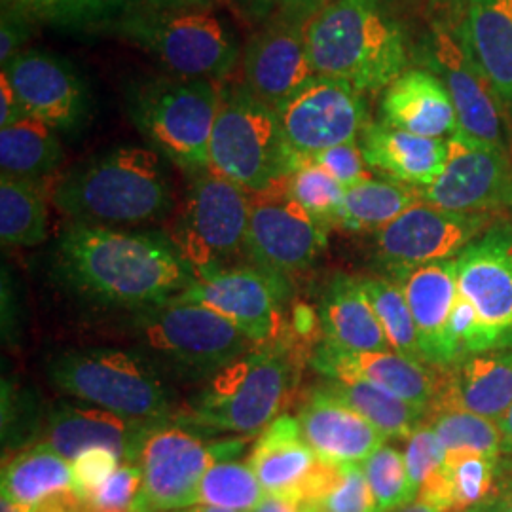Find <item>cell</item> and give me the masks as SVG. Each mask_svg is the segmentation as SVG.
<instances>
[{"label": "cell", "instance_id": "1", "mask_svg": "<svg viewBox=\"0 0 512 512\" xmlns=\"http://www.w3.org/2000/svg\"><path fill=\"white\" fill-rule=\"evenodd\" d=\"M55 274L103 306L145 310L186 291L196 275L162 232L71 222L57 239Z\"/></svg>", "mask_w": 512, "mask_h": 512}, {"label": "cell", "instance_id": "24", "mask_svg": "<svg viewBox=\"0 0 512 512\" xmlns=\"http://www.w3.org/2000/svg\"><path fill=\"white\" fill-rule=\"evenodd\" d=\"M380 122L427 139L458 133V114L439 74L427 67H408L382 95Z\"/></svg>", "mask_w": 512, "mask_h": 512}, {"label": "cell", "instance_id": "8", "mask_svg": "<svg viewBox=\"0 0 512 512\" xmlns=\"http://www.w3.org/2000/svg\"><path fill=\"white\" fill-rule=\"evenodd\" d=\"M131 332L150 363L171 366L190 378H211L258 348L219 313L175 300L135 311Z\"/></svg>", "mask_w": 512, "mask_h": 512}, {"label": "cell", "instance_id": "21", "mask_svg": "<svg viewBox=\"0 0 512 512\" xmlns=\"http://www.w3.org/2000/svg\"><path fill=\"white\" fill-rule=\"evenodd\" d=\"M160 423L164 421L128 418L93 404L61 401L50 410L44 444L69 461L90 448H109L124 463H137L145 440Z\"/></svg>", "mask_w": 512, "mask_h": 512}, {"label": "cell", "instance_id": "2", "mask_svg": "<svg viewBox=\"0 0 512 512\" xmlns=\"http://www.w3.org/2000/svg\"><path fill=\"white\" fill-rule=\"evenodd\" d=\"M52 202L76 224L126 228L167 217L173 194L164 156L124 145L71 167L55 184Z\"/></svg>", "mask_w": 512, "mask_h": 512}, {"label": "cell", "instance_id": "32", "mask_svg": "<svg viewBox=\"0 0 512 512\" xmlns=\"http://www.w3.org/2000/svg\"><path fill=\"white\" fill-rule=\"evenodd\" d=\"M55 131L31 116L0 129L2 177L46 184L63 162V147Z\"/></svg>", "mask_w": 512, "mask_h": 512}, {"label": "cell", "instance_id": "4", "mask_svg": "<svg viewBox=\"0 0 512 512\" xmlns=\"http://www.w3.org/2000/svg\"><path fill=\"white\" fill-rule=\"evenodd\" d=\"M294 351L274 344L241 355L213 374L171 420L196 433H262L279 416L293 384Z\"/></svg>", "mask_w": 512, "mask_h": 512}, {"label": "cell", "instance_id": "57", "mask_svg": "<svg viewBox=\"0 0 512 512\" xmlns=\"http://www.w3.org/2000/svg\"><path fill=\"white\" fill-rule=\"evenodd\" d=\"M497 423H499V429H501V435H503L505 452H512V404L511 408L505 412V416Z\"/></svg>", "mask_w": 512, "mask_h": 512}, {"label": "cell", "instance_id": "51", "mask_svg": "<svg viewBox=\"0 0 512 512\" xmlns=\"http://www.w3.org/2000/svg\"><path fill=\"white\" fill-rule=\"evenodd\" d=\"M332 0H281L279 16L294 23L306 25L315 18L323 8H327Z\"/></svg>", "mask_w": 512, "mask_h": 512}, {"label": "cell", "instance_id": "33", "mask_svg": "<svg viewBox=\"0 0 512 512\" xmlns=\"http://www.w3.org/2000/svg\"><path fill=\"white\" fill-rule=\"evenodd\" d=\"M330 397L348 404L363 418L376 425L387 439H408L427 414L399 399L397 395L385 391L380 385L370 384L363 378L340 376V378H325L319 385Z\"/></svg>", "mask_w": 512, "mask_h": 512}, {"label": "cell", "instance_id": "6", "mask_svg": "<svg viewBox=\"0 0 512 512\" xmlns=\"http://www.w3.org/2000/svg\"><path fill=\"white\" fill-rule=\"evenodd\" d=\"M220 93L222 84L213 80L179 76L143 80L129 92V120L165 160L192 177L209 169Z\"/></svg>", "mask_w": 512, "mask_h": 512}, {"label": "cell", "instance_id": "10", "mask_svg": "<svg viewBox=\"0 0 512 512\" xmlns=\"http://www.w3.org/2000/svg\"><path fill=\"white\" fill-rule=\"evenodd\" d=\"M251 215V194L213 171L192 175L183 213L173 236L186 264L198 277L230 268L245 256Z\"/></svg>", "mask_w": 512, "mask_h": 512}, {"label": "cell", "instance_id": "14", "mask_svg": "<svg viewBox=\"0 0 512 512\" xmlns=\"http://www.w3.org/2000/svg\"><path fill=\"white\" fill-rule=\"evenodd\" d=\"M494 224V215L444 211L414 203L376 234V255L393 281L433 262L454 260Z\"/></svg>", "mask_w": 512, "mask_h": 512}, {"label": "cell", "instance_id": "37", "mask_svg": "<svg viewBox=\"0 0 512 512\" xmlns=\"http://www.w3.org/2000/svg\"><path fill=\"white\" fill-rule=\"evenodd\" d=\"M302 501L321 512H380L363 463L332 465L319 461Z\"/></svg>", "mask_w": 512, "mask_h": 512}, {"label": "cell", "instance_id": "43", "mask_svg": "<svg viewBox=\"0 0 512 512\" xmlns=\"http://www.w3.org/2000/svg\"><path fill=\"white\" fill-rule=\"evenodd\" d=\"M366 480L380 512H395L416 501L404 454L393 446H382L363 463Z\"/></svg>", "mask_w": 512, "mask_h": 512}, {"label": "cell", "instance_id": "35", "mask_svg": "<svg viewBox=\"0 0 512 512\" xmlns=\"http://www.w3.org/2000/svg\"><path fill=\"white\" fill-rule=\"evenodd\" d=\"M48 238L46 184L0 177V239L6 247H35Z\"/></svg>", "mask_w": 512, "mask_h": 512}, {"label": "cell", "instance_id": "40", "mask_svg": "<svg viewBox=\"0 0 512 512\" xmlns=\"http://www.w3.org/2000/svg\"><path fill=\"white\" fill-rule=\"evenodd\" d=\"M268 495L249 463L217 461L200 484V505L224 511L255 512Z\"/></svg>", "mask_w": 512, "mask_h": 512}, {"label": "cell", "instance_id": "29", "mask_svg": "<svg viewBox=\"0 0 512 512\" xmlns=\"http://www.w3.org/2000/svg\"><path fill=\"white\" fill-rule=\"evenodd\" d=\"M319 321L325 342L355 353L393 351L361 279L338 275L319 302Z\"/></svg>", "mask_w": 512, "mask_h": 512}, {"label": "cell", "instance_id": "15", "mask_svg": "<svg viewBox=\"0 0 512 512\" xmlns=\"http://www.w3.org/2000/svg\"><path fill=\"white\" fill-rule=\"evenodd\" d=\"M275 110L287 143L302 158L357 141L368 124L363 93L317 74Z\"/></svg>", "mask_w": 512, "mask_h": 512}, {"label": "cell", "instance_id": "58", "mask_svg": "<svg viewBox=\"0 0 512 512\" xmlns=\"http://www.w3.org/2000/svg\"><path fill=\"white\" fill-rule=\"evenodd\" d=\"M395 512H440L439 509H435V507H431V505H425V503H421V501H412V503H408V505H404L401 509H397Z\"/></svg>", "mask_w": 512, "mask_h": 512}, {"label": "cell", "instance_id": "39", "mask_svg": "<svg viewBox=\"0 0 512 512\" xmlns=\"http://www.w3.org/2000/svg\"><path fill=\"white\" fill-rule=\"evenodd\" d=\"M366 296L376 311L391 349L408 359L425 363L421 357L418 329L403 287L385 277L361 279ZM427 365V363H425Z\"/></svg>", "mask_w": 512, "mask_h": 512}, {"label": "cell", "instance_id": "7", "mask_svg": "<svg viewBox=\"0 0 512 512\" xmlns=\"http://www.w3.org/2000/svg\"><path fill=\"white\" fill-rule=\"evenodd\" d=\"M65 395L139 420L173 418L169 387L143 353L118 348L63 349L46 366Z\"/></svg>", "mask_w": 512, "mask_h": 512}, {"label": "cell", "instance_id": "12", "mask_svg": "<svg viewBox=\"0 0 512 512\" xmlns=\"http://www.w3.org/2000/svg\"><path fill=\"white\" fill-rule=\"evenodd\" d=\"M241 442L226 440L205 444L200 433L175 421L160 423L148 435L137 465L143 488L135 503L137 512H164L200 505V484L205 473L226 461Z\"/></svg>", "mask_w": 512, "mask_h": 512}, {"label": "cell", "instance_id": "30", "mask_svg": "<svg viewBox=\"0 0 512 512\" xmlns=\"http://www.w3.org/2000/svg\"><path fill=\"white\" fill-rule=\"evenodd\" d=\"M461 27L512 129V0H469Z\"/></svg>", "mask_w": 512, "mask_h": 512}, {"label": "cell", "instance_id": "53", "mask_svg": "<svg viewBox=\"0 0 512 512\" xmlns=\"http://www.w3.org/2000/svg\"><path fill=\"white\" fill-rule=\"evenodd\" d=\"M469 0H429V8L435 16V21L448 25H459L467 14Z\"/></svg>", "mask_w": 512, "mask_h": 512}, {"label": "cell", "instance_id": "60", "mask_svg": "<svg viewBox=\"0 0 512 512\" xmlns=\"http://www.w3.org/2000/svg\"><path fill=\"white\" fill-rule=\"evenodd\" d=\"M0 512H29V509H25V507H21V505H16V503H12V501H8V499H2Z\"/></svg>", "mask_w": 512, "mask_h": 512}, {"label": "cell", "instance_id": "45", "mask_svg": "<svg viewBox=\"0 0 512 512\" xmlns=\"http://www.w3.org/2000/svg\"><path fill=\"white\" fill-rule=\"evenodd\" d=\"M143 488V473L137 463H122L109 480L86 501L93 511H135Z\"/></svg>", "mask_w": 512, "mask_h": 512}, {"label": "cell", "instance_id": "17", "mask_svg": "<svg viewBox=\"0 0 512 512\" xmlns=\"http://www.w3.org/2000/svg\"><path fill=\"white\" fill-rule=\"evenodd\" d=\"M327 243V228L294 202L287 184L251 196L245 256L256 268L289 277L310 268Z\"/></svg>", "mask_w": 512, "mask_h": 512}, {"label": "cell", "instance_id": "38", "mask_svg": "<svg viewBox=\"0 0 512 512\" xmlns=\"http://www.w3.org/2000/svg\"><path fill=\"white\" fill-rule=\"evenodd\" d=\"M427 423L437 433L446 454L476 452L492 458H501L505 452L499 423L476 416L456 406L433 404L427 412Z\"/></svg>", "mask_w": 512, "mask_h": 512}, {"label": "cell", "instance_id": "16", "mask_svg": "<svg viewBox=\"0 0 512 512\" xmlns=\"http://www.w3.org/2000/svg\"><path fill=\"white\" fill-rule=\"evenodd\" d=\"M439 179L421 188V200L444 211L494 215L512 207L511 152L456 133Z\"/></svg>", "mask_w": 512, "mask_h": 512}, {"label": "cell", "instance_id": "42", "mask_svg": "<svg viewBox=\"0 0 512 512\" xmlns=\"http://www.w3.org/2000/svg\"><path fill=\"white\" fill-rule=\"evenodd\" d=\"M287 192L323 228H340L346 188L311 158H304L291 173Z\"/></svg>", "mask_w": 512, "mask_h": 512}, {"label": "cell", "instance_id": "31", "mask_svg": "<svg viewBox=\"0 0 512 512\" xmlns=\"http://www.w3.org/2000/svg\"><path fill=\"white\" fill-rule=\"evenodd\" d=\"M2 499L33 509L50 495L74 490L71 461L52 446L37 442L2 467Z\"/></svg>", "mask_w": 512, "mask_h": 512}, {"label": "cell", "instance_id": "20", "mask_svg": "<svg viewBox=\"0 0 512 512\" xmlns=\"http://www.w3.org/2000/svg\"><path fill=\"white\" fill-rule=\"evenodd\" d=\"M2 71L8 74L27 116L54 129L78 128L90 110L84 80L71 63L42 50H23Z\"/></svg>", "mask_w": 512, "mask_h": 512}, {"label": "cell", "instance_id": "48", "mask_svg": "<svg viewBox=\"0 0 512 512\" xmlns=\"http://www.w3.org/2000/svg\"><path fill=\"white\" fill-rule=\"evenodd\" d=\"M31 25L27 19L19 18L12 12L2 10L0 19V63L6 67L16 55L23 52L25 42L31 35Z\"/></svg>", "mask_w": 512, "mask_h": 512}, {"label": "cell", "instance_id": "26", "mask_svg": "<svg viewBox=\"0 0 512 512\" xmlns=\"http://www.w3.org/2000/svg\"><path fill=\"white\" fill-rule=\"evenodd\" d=\"M442 370L433 404L456 406L495 421L511 408L512 349L473 353Z\"/></svg>", "mask_w": 512, "mask_h": 512}, {"label": "cell", "instance_id": "22", "mask_svg": "<svg viewBox=\"0 0 512 512\" xmlns=\"http://www.w3.org/2000/svg\"><path fill=\"white\" fill-rule=\"evenodd\" d=\"M311 365L325 378L353 376L380 385L406 403L429 412L440 387V368L408 359L395 351L355 353L329 342L313 349Z\"/></svg>", "mask_w": 512, "mask_h": 512}, {"label": "cell", "instance_id": "27", "mask_svg": "<svg viewBox=\"0 0 512 512\" xmlns=\"http://www.w3.org/2000/svg\"><path fill=\"white\" fill-rule=\"evenodd\" d=\"M319 461L302 437L298 418L281 414L260 433L247 463L266 495L302 501Z\"/></svg>", "mask_w": 512, "mask_h": 512}, {"label": "cell", "instance_id": "52", "mask_svg": "<svg viewBox=\"0 0 512 512\" xmlns=\"http://www.w3.org/2000/svg\"><path fill=\"white\" fill-rule=\"evenodd\" d=\"M29 512H88V503L74 490H67L46 497Z\"/></svg>", "mask_w": 512, "mask_h": 512}, {"label": "cell", "instance_id": "47", "mask_svg": "<svg viewBox=\"0 0 512 512\" xmlns=\"http://www.w3.org/2000/svg\"><path fill=\"white\" fill-rule=\"evenodd\" d=\"M311 160L315 164L321 165L344 188H351L355 184L374 179L372 173L368 171L370 167L366 165L359 141H351V143L323 150V152L315 154Z\"/></svg>", "mask_w": 512, "mask_h": 512}, {"label": "cell", "instance_id": "19", "mask_svg": "<svg viewBox=\"0 0 512 512\" xmlns=\"http://www.w3.org/2000/svg\"><path fill=\"white\" fill-rule=\"evenodd\" d=\"M243 86L277 109L315 76L311 65L306 25L272 19L249 38L241 55Z\"/></svg>", "mask_w": 512, "mask_h": 512}, {"label": "cell", "instance_id": "56", "mask_svg": "<svg viewBox=\"0 0 512 512\" xmlns=\"http://www.w3.org/2000/svg\"><path fill=\"white\" fill-rule=\"evenodd\" d=\"M243 10L256 19L266 18L274 8H279L281 0H239Z\"/></svg>", "mask_w": 512, "mask_h": 512}, {"label": "cell", "instance_id": "9", "mask_svg": "<svg viewBox=\"0 0 512 512\" xmlns=\"http://www.w3.org/2000/svg\"><path fill=\"white\" fill-rule=\"evenodd\" d=\"M110 29L188 80L222 82L243 55L232 25L211 10H129Z\"/></svg>", "mask_w": 512, "mask_h": 512}, {"label": "cell", "instance_id": "11", "mask_svg": "<svg viewBox=\"0 0 512 512\" xmlns=\"http://www.w3.org/2000/svg\"><path fill=\"white\" fill-rule=\"evenodd\" d=\"M289 296L291 287L285 275L245 264L198 277L171 300L200 304L219 313L256 346H291L289 315L285 311Z\"/></svg>", "mask_w": 512, "mask_h": 512}, {"label": "cell", "instance_id": "28", "mask_svg": "<svg viewBox=\"0 0 512 512\" xmlns=\"http://www.w3.org/2000/svg\"><path fill=\"white\" fill-rule=\"evenodd\" d=\"M359 147L372 171L385 179L427 188L444 169L448 147L444 139H427L382 122H368L359 135Z\"/></svg>", "mask_w": 512, "mask_h": 512}, {"label": "cell", "instance_id": "50", "mask_svg": "<svg viewBox=\"0 0 512 512\" xmlns=\"http://www.w3.org/2000/svg\"><path fill=\"white\" fill-rule=\"evenodd\" d=\"M131 10L141 12H183L211 10L217 0H128Z\"/></svg>", "mask_w": 512, "mask_h": 512}, {"label": "cell", "instance_id": "59", "mask_svg": "<svg viewBox=\"0 0 512 512\" xmlns=\"http://www.w3.org/2000/svg\"><path fill=\"white\" fill-rule=\"evenodd\" d=\"M164 512H232L224 511V509H217V507H209V505H192L186 509H177V511H164Z\"/></svg>", "mask_w": 512, "mask_h": 512}, {"label": "cell", "instance_id": "41", "mask_svg": "<svg viewBox=\"0 0 512 512\" xmlns=\"http://www.w3.org/2000/svg\"><path fill=\"white\" fill-rule=\"evenodd\" d=\"M444 467L452 486V512H476L482 509L494 497L501 482L499 458L492 456L476 452L446 454Z\"/></svg>", "mask_w": 512, "mask_h": 512}, {"label": "cell", "instance_id": "36", "mask_svg": "<svg viewBox=\"0 0 512 512\" xmlns=\"http://www.w3.org/2000/svg\"><path fill=\"white\" fill-rule=\"evenodd\" d=\"M2 10L29 23L63 29H110L131 10L128 0H0Z\"/></svg>", "mask_w": 512, "mask_h": 512}, {"label": "cell", "instance_id": "34", "mask_svg": "<svg viewBox=\"0 0 512 512\" xmlns=\"http://www.w3.org/2000/svg\"><path fill=\"white\" fill-rule=\"evenodd\" d=\"M418 202H421V188L391 179H368L346 188L340 228L378 234Z\"/></svg>", "mask_w": 512, "mask_h": 512}, {"label": "cell", "instance_id": "44", "mask_svg": "<svg viewBox=\"0 0 512 512\" xmlns=\"http://www.w3.org/2000/svg\"><path fill=\"white\" fill-rule=\"evenodd\" d=\"M404 461L410 476L412 490L418 497L421 486L442 471L446 463V448L442 446L437 433L429 423H421L420 427L406 439Z\"/></svg>", "mask_w": 512, "mask_h": 512}, {"label": "cell", "instance_id": "5", "mask_svg": "<svg viewBox=\"0 0 512 512\" xmlns=\"http://www.w3.org/2000/svg\"><path fill=\"white\" fill-rule=\"evenodd\" d=\"M302 160L287 143L274 107L243 84L222 86L209 145L213 171L258 196L285 186Z\"/></svg>", "mask_w": 512, "mask_h": 512}, {"label": "cell", "instance_id": "55", "mask_svg": "<svg viewBox=\"0 0 512 512\" xmlns=\"http://www.w3.org/2000/svg\"><path fill=\"white\" fill-rule=\"evenodd\" d=\"M255 512H321L317 511L310 503L294 501V499H283V497H272L268 495L262 505Z\"/></svg>", "mask_w": 512, "mask_h": 512}, {"label": "cell", "instance_id": "3", "mask_svg": "<svg viewBox=\"0 0 512 512\" xmlns=\"http://www.w3.org/2000/svg\"><path fill=\"white\" fill-rule=\"evenodd\" d=\"M317 76L361 93L385 90L410 65V40L389 0H332L306 23Z\"/></svg>", "mask_w": 512, "mask_h": 512}, {"label": "cell", "instance_id": "18", "mask_svg": "<svg viewBox=\"0 0 512 512\" xmlns=\"http://www.w3.org/2000/svg\"><path fill=\"white\" fill-rule=\"evenodd\" d=\"M459 293L490 332L495 349H512V224H494L458 258Z\"/></svg>", "mask_w": 512, "mask_h": 512}, {"label": "cell", "instance_id": "46", "mask_svg": "<svg viewBox=\"0 0 512 512\" xmlns=\"http://www.w3.org/2000/svg\"><path fill=\"white\" fill-rule=\"evenodd\" d=\"M124 461L109 448H90L71 461L74 492L88 501Z\"/></svg>", "mask_w": 512, "mask_h": 512}, {"label": "cell", "instance_id": "13", "mask_svg": "<svg viewBox=\"0 0 512 512\" xmlns=\"http://www.w3.org/2000/svg\"><path fill=\"white\" fill-rule=\"evenodd\" d=\"M427 69L439 74L458 114V133L511 152L512 129L492 84L476 63L463 27L433 21L425 40Z\"/></svg>", "mask_w": 512, "mask_h": 512}, {"label": "cell", "instance_id": "49", "mask_svg": "<svg viewBox=\"0 0 512 512\" xmlns=\"http://www.w3.org/2000/svg\"><path fill=\"white\" fill-rule=\"evenodd\" d=\"M23 118H27V114L19 103L18 93L14 90L8 74L2 71L0 73V129L14 126Z\"/></svg>", "mask_w": 512, "mask_h": 512}, {"label": "cell", "instance_id": "23", "mask_svg": "<svg viewBox=\"0 0 512 512\" xmlns=\"http://www.w3.org/2000/svg\"><path fill=\"white\" fill-rule=\"evenodd\" d=\"M298 423L315 456L332 465H361L387 440L376 425L321 387H315L300 408Z\"/></svg>", "mask_w": 512, "mask_h": 512}, {"label": "cell", "instance_id": "25", "mask_svg": "<svg viewBox=\"0 0 512 512\" xmlns=\"http://www.w3.org/2000/svg\"><path fill=\"white\" fill-rule=\"evenodd\" d=\"M397 283L412 311L423 361L435 368H450L456 363L448 342V321L459 294L456 258L416 268Z\"/></svg>", "mask_w": 512, "mask_h": 512}, {"label": "cell", "instance_id": "54", "mask_svg": "<svg viewBox=\"0 0 512 512\" xmlns=\"http://www.w3.org/2000/svg\"><path fill=\"white\" fill-rule=\"evenodd\" d=\"M476 512H512V476L501 478L494 497Z\"/></svg>", "mask_w": 512, "mask_h": 512}]
</instances>
